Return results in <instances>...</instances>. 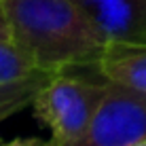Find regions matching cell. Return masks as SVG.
<instances>
[{"mask_svg":"<svg viewBox=\"0 0 146 146\" xmlns=\"http://www.w3.org/2000/svg\"><path fill=\"white\" fill-rule=\"evenodd\" d=\"M49 74L47 72H36L21 83H11V85H0V123L9 119L11 114L23 110L30 106L34 100V93L40 85L44 83Z\"/></svg>","mask_w":146,"mask_h":146,"instance_id":"8992f818","label":"cell"},{"mask_svg":"<svg viewBox=\"0 0 146 146\" xmlns=\"http://www.w3.org/2000/svg\"><path fill=\"white\" fill-rule=\"evenodd\" d=\"M135 146H146V142H140V144H135Z\"/></svg>","mask_w":146,"mask_h":146,"instance_id":"30bf717a","label":"cell"},{"mask_svg":"<svg viewBox=\"0 0 146 146\" xmlns=\"http://www.w3.org/2000/svg\"><path fill=\"white\" fill-rule=\"evenodd\" d=\"M2 146H51V144H40V142L30 140V138H19V140H11V142H7Z\"/></svg>","mask_w":146,"mask_h":146,"instance_id":"9c48e42d","label":"cell"},{"mask_svg":"<svg viewBox=\"0 0 146 146\" xmlns=\"http://www.w3.org/2000/svg\"><path fill=\"white\" fill-rule=\"evenodd\" d=\"M146 142V93L106 80L93 119L72 146H135Z\"/></svg>","mask_w":146,"mask_h":146,"instance_id":"3957f363","label":"cell"},{"mask_svg":"<svg viewBox=\"0 0 146 146\" xmlns=\"http://www.w3.org/2000/svg\"><path fill=\"white\" fill-rule=\"evenodd\" d=\"M108 40L146 42V0H78Z\"/></svg>","mask_w":146,"mask_h":146,"instance_id":"277c9868","label":"cell"},{"mask_svg":"<svg viewBox=\"0 0 146 146\" xmlns=\"http://www.w3.org/2000/svg\"><path fill=\"white\" fill-rule=\"evenodd\" d=\"M0 40H11V30H9V19L2 0H0Z\"/></svg>","mask_w":146,"mask_h":146,"instance_id":"ba28073f","label":"cell"},{"mask_svg":"<svg viewBox=\"0 0 146 146\" xmlns=\"http://www.w3.org/2000/svg\"><path fill=\"white\" fill-rule=\"evenodd\" d=\"M11 40L38 72L95 66L106 38L78 0H2Z\"/></svg>","mask_w":146,"mask_h":146,"instance_id":"6da1fadb","label":"cell"},{"mask_svg":"<svg viewBox=\"0 0 146 146\" xmlns=\"http://www.w3.org/2000/svg\"><path fill=\"white\" fill-rule=\"evenodd\" d=\"M106 91V80H89L62 70L44 78L34 93V114L51 133V146H72L87 131Z\"/></svg>","mask_w":146,"mask_h":146,"instance_id":"7a4b0ae2","label":"cell"},{"mask_svg":"<svg viewBox=\"0 0 146 146\" xmlns=\"http://www.w3.org/2000/svg\"><path fill=\"white\" fill-rule=\"evenodd\" d=\"M38 70L13 40H0V85L21 83Z\"/></svg>","mask_w":146,"mask_h":146,"instance_id":"52a82bcc","label":"cell"},{"mask_svg":"<svg viewBox=\"0 0 146 146\" xmlns=\"http://www.w3.org/2000/svg\"><path fill=\"white\" fill-rule=\"evenodd\" d=\"M93 68L108 83L146 93V42L108 40Z\"/></svg>","mask_w":146,"mask_h":146,"instance_id":"5b68a950","label":"cell"}]
</instances>
